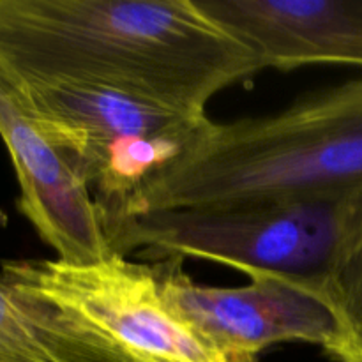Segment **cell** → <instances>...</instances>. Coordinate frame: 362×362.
Returning a JSON list of instances; mask_svg holds the SVG:
<instances>
[{"instance_id": "cell-1", "label": "cell", "mask_w": 362, "mask_h": 362, "mask_svg": "<svg viewBox=\"0 0 362 362\" xmlns=\"http://www.w3.org/2000/svg\"><path fill=\"white\" fill-rule=\"evenodd\" d=\"M264 69L197 0H0L11 85H95L207 113L216 94Z\"/></svg>"}, {"instance_id": "cell-2", "label": "cell", "mask_w": 362, "mask_h": 362, "mask_svg": "<svg viewBox=\"0 0 362 362\" xmlns=\"http://www.w3.org/2000/svg\"><path fill=\"white\" fill-rule=\"evenodd\" d=\"M362 189V78L300 98L281 112L219 124L144 184L141 212L290 202Z\"/></svg>"}, {"instance_id": "cell-3", "label": "cell", "mask_w": 362, "mask_h": 362, "mask_svg": "<svg viewBox=\"0 0 362 362\" xmlns=\"http://www.w3.org/2000/svg\"><path fill=\"white\" fill-rule=\"evenodd\" d=\"M0 279L99 362H260L198 331L166 293L158 262L20 258L0 262Z\"/></svg>"}, {"instance_id": "cell-4", "label": "cell", "mask_w": 362, "mask_h": 362, "mask_svg": "<svg viewBox=\"0 0 362 362\" xmlns=\"http://www.w3.org/2000/svg\"><path fill=\"white\" fill-rule=\"evenodd\" d=\"M11 87L85 180L105 232L127 214L144 184L179 158L211 122L207 113L117 88L76 83Z\"/></svg>"}, {"instance_id": "cell-5", "label": "cell", "mask_w": 362, "mask_h": 362, "mask_svg": "<svg viewBox=\"0 0 362 362\" xmlns=\"http://www.w3.org/2000/svg\"><path fill=\"white\" fill-rule=\"evenodd\" d=\"M359 191V189H357ZM214 205L141 212L108 226L113 253L144 250L175 260H207L239 272L324 278L341 244L354 197Z\"/></svg>"}, {"instance_id": "cell-6", "label": "cell", "mask_w": 362, "mask_h": 362, "mask_svg": "<svg viewBox=\"0 0 362 362\" xmlns=\"http://www.w3.org/2000/svg\"><path fill=\"white\" fill-rule=\"evenodd\" d=\"M165 290L180 313L221 349L260 361L278 343H311L338 357L343 331L322 290V278H297L246 271L250 283L237 288L197 285L182 260L158 262Z\"/></svg>"}, {"instance_id": "cell-7", "label": "cell", "mask_w": 362, "mask_h": 362, "mask_svg": "<svg viewBox=\"0 0 362 362\" xmlns=\"http://www.w3.org/2000/svg\"><path fill=\"white\" fill-rule=\"evenodd\" d=\"M0 136L18 184V209L57 258L73 264L113 255L90 189L0 76Z\"/></svg>"}, {"instance_id": "cell-8", "label": "cell", "mask_w": 362, "mask_h": 362, "mask_svg": "<svg viewBox=\"0 0 362 362\" xmlns=\"http://www.w3.org/2000/svg\"><path fill=\"white\" fill-rule=\"evenodd\" d=\"M264 67H362V0H197Z\"/></svg>"}, {"instance_id": "cell-9", "label": "cell", "mask_w": 362, "mask_h": 362, "mask_svg": "<svg viewBox=\"0 0 362 362\" xmlns=\"http://www.w3.org/2000/svg\"><path fill=\"white\" fill-rule=\"evenodd\" d=\"M320 283L343 331L336 361L362 362V189L354 197L339 250Z\"/></svg>"}, {"instance_id": "cell-10", "label": "cell", "mask_w": 362, "mask_h": 362, "mask_svg": "<svg viewBox=\"0 0 362 362\" xmlns=\"http://www.w3.org/2000/svg\"><path fill=\"white\" fill-rule=\"evenodd\" d=\"M0 362H99L0 279Z\"/></svg>"}]
</instances>
